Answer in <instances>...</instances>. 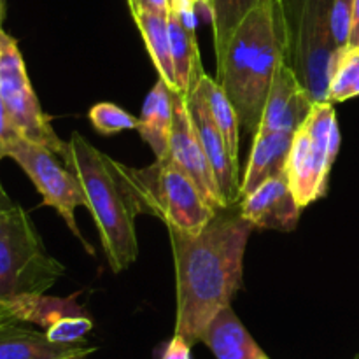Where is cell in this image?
Returning <instances> with one entry per match:
<instances>
[{"label": "cell", "instance_id": "obj_1", "mask_svg": "<svg viewBox=\"0 0 359 359\" xmlns=\"http://www.w3.org/2000/svg\"><path fill=\"white\" fill-rule=\"evenodd\" d=\"M252 228L242 214L216 216L198 233L168 228L177 280L175 335L191 346L202 342L210 323L241 290Z\"/></svg>", "mask_w": 359, "mask_h": 359}, {"label": "cell", "instance_id": "obj_2", "mask_svg": "<svg viewBox=\"0 0 359 359\" xmlns=\"http://www.w3.org/2000/svg\"><path fill=\"white\" fill-rule=\"evenodd\" d=\"M62 161L79 179L112 272H123L139 255L135 217L144 214L132 167L98 151L79 133L67 142Z\"/></svg>", "mask_w": 359, "mask_h": 359}, {"label": "cell", "instance_id": "obj_3", "mask_svg": "<svg viewBox=\"0 0 359 359\" xmlns=\"http://www.w3.org/2000/svg\"><path fill=\"white\" fill-rule=\"evenodd\" d=\"M287 58V37L280 0H262L231 35L217 62V83L237 111L241 126L255 132L277 69Z\"/></svg>", "mask_w": 359, "mask_h": 359}, {"label": "cell", "instance_id": "obj_4", "mask_svg": "<svg viewBox=\"0 0 359 359\" xmlns=\"http://www.w3.org/2000/svg\"><path fill=\"white\" fill-rule=\"evenodd\" d=\"M65 273L48 255L27 210L16 203L0 207V304L44 294Z\"/></svg>", "mask_w": 359, "mask_h": 359}, {"label": "cell", "instance_id": "obj_5", "mask_svg": "<svg viewBox=\"0 0 359 359\" xmlns=\"http://www.w3.org/2000/svg\"><path fill=\"white\" fill-rule=\"evenodd\" d=\"M287 37V65L312 100L330 102V81L339 56L330 27L333 0H280Z\"/></svg>", "mask_w": 359, "mask_h": 359}, {"label": "cell", "instance_id": "obj_6", "mask_svg": "<svg viewBox=\"0 0 359 359\" xmlns=\"http://www.w3.org/2000/svg\"><path fill=\"white\" fill-rule=\"evenodd\" d=\"M132 172L144 214L161 219L167 228L198 233L217 216L198 186L168 156Z\"/></svg>", "mask_w": 359, "mask_h": 359}, {"label": "cell", "instance_id": "obj_7", "mask_svg": "<svg viewBox=\"0 0 359 359\" xmlns=\"http://www.w3.org/2000/svg\"><path fill=\"white\" fill-rule=\"evenodd\" d=\"M340 147V132L332 102H318L294 132L286 177L298 205H311L326 193L330 170Z\"/></svg>", "mask_w": 359, "mask_h": 359}, {"label": "cell", "instance_id": "obj_8", "mask_svg": "<svg viewBox=\"0 0 359 359\" xmlns=\"http://www.w3.org/2000/svg\"><path fill=\"white\" fill-rule=\"evenodd\" d=\"M0 100L6 107L13 128L25 139L46 146L53 153H65L67 142L56 135L51 118L42 111L32 88L25 60L16 39L0 27Z\"/></svg>", "mask_w": 359, "mask_h": 359}, {"label": "cell", "instance_id": "obj_9", "mask_svg": "<svg viewBox=\"0 0 359 359\" xmlns=\"http://www.w3.org/2000/svg\"><path fill=\"white\" fill-rule=\"evenodd\" d=\"M6 154L16 161L34 182L42 196V205L53 207L63 217L74 237L79 238L86 251L93 255V248L84 241L76 224V209L81 205L86 207V196L76 174L58 160V154L21 135L11 139Z\"/></svg>", "mask_w": 359, "mask_h": 359}, {"label": "cell", "instance_id": "obj_10", "mask_svg": "<svg viewBox=\"0 0 359 359\" xmlns=\"http://www.w3.org/2000/svg\"><path fill=\"white\" fill-rule=\"evenodd\" d=\"M172 102H174V123H172L167 156L191 177V181L198 186L210 207L219 212V210L226 209L228 203L221 193L209 158L203 151L198 133L193 125L188 98L179 91H172Z\"/></svg>", "mask_w": 359, "mask_h": 359}, {"label": "cell", "instance_id": "obj_11", "mask_svg": "<svg viewBox=\"0 0 359 359\" xmlns=\"http://www.w3.org/2000/svg\"><path fill=\"white\" fill-rule=\"evenodd\" d=\"M186 98H188V107L193 125H195L196 133H198L203 151H205L207 158H209L210 167H212L214 175H216L221 193H223L228 207L233 205V203L241 200L238 161H235L233 156H231L230 147H228L221 130L217 128L198 84Z\"/></svg>", "mask_w": 359, "mask_h": 359}, {"label": "cell", "instance_id": "obj_12", "mask_svg": "<svg viewBox=\"0 0 359 359\" xmlns=\"http://www.w3.org/2000/svg\"><path fill=\"white\" fill-rule=\"evenodd\" d=\"M314 104L293 69L284 62L273 76L258 130L294 133L304 125Z\"/></svg>", "mask_w": 359, "mask_h": 359}, {"label": "cell", "instance_id": "obj_13", "mask_svg": "<svg viewBox=\"0 0 359 359\" xmlns=\"http://www.w3.org/2000/svg\"><path fill=\"white\" fill-rule=\"evenodd\" d=\"M298 205L286 174L266 179L255 191L242 196V216L256 228L291 231L300 217Z\"/></svg>", "mask_w": 359, "mask_h": 359}, {"label": "cell", "instance_id": "obj_14", "mask_svg": "<svg viewBox=\"0 0 359 359\" xmlns=\"http://www.w3.org/2000/svg\"><path fill=\"white\" fill-rule=\"evenodd\" d=\"M14 318L0 321V359H70L88 358L97 347L77 344H56L46 333L23 328Z\"/></svg>", "mask_w": 359, "mask_h": 359}, {"label": "cell", "instance_id": "obj_15", "mask_svg": "<svg viewBox=\"0 0 359 359\" xmlns=\"http://www.w3.org/2000/svg\"><path fill=\"white\" fill-rule=\"evenodd\" d=\"M294 133L258 130L252 140L248 168L241 182V198L255 191L270 177L286 174L287 156Z\"/></svg>", "mask_w": 359, "mask_h": 359}, {"label": "cell", "instance_id": "obj_16", "mask_svg": "<svg viewBox=\"0 0 359 359\" xmlns=\"http://www.w3.org/2000/svg\"><path fill=\"white\" fill-rule=\"evenodd\" d=\"M202 342L216 359H270L231 307H226L216 316L203 333Z\"/></svg>", "mask_w": 359, "mask_h": 359}, {"label": "cell", "instance_id": "obj_17", "mask_svg": "<svg viewBox=\"0 0 359 359\" xmlns=\"http://www.w3.org/2000/svg\"><path fill=\"white\" fill-rule=\"evenodd\" d=\"M172 123H174V102L172 90L163 79H158L153 90L147 95L142 107V116L139 118L140 137L149 144L154 151V156L165 158L168 154Z\"/></svg>", "mask_w": 359, "mask_h": 359}, {"label": "cell", "instance_id": "obj_18", "mask_svg": "<svg viewBox=\"0 0 359 359\" xmlns=\"http://www.w3.org/2000/svg\"><path fill=\"white\" fill-rule=\"evenodd\" d=\"M168 35H170L172 62H174L175 91L188 97L203 76L200 63L196 34L189 32L174 13H168Z\"/></svg>", "mask_w": 359, "mask_h": 359}, {"label": "cell", "instance_id": "obj_19", "mask_svg": "<svg viewBox=\"0 0 359 359\" xmlns=\"http://www.w3.org/2000/svg\"><path fill=\"white\" fill-rule=\"evenodd\" d=\"M133 20L142 34L151 60L156 67L161 79L175 91L174 62H172L170 35H168V14L149 13V11H133Z\"/></svg>", "mask_w": 359, "mask_h": 359}, {"label": "cell", "instance_id": "obj_20", "mask_svg": "<svg viewBox=\"0 0 359 359\" xmlns=\"http://www.w3.org/2000/svg\"><path fill=\"white\" fill-rule=\"evenodd\" d=\"M77 294L69 298H55L46 294H34V297H23L6 305L7 312L20 323H34L48 330L60 319L67 316L86 314L84 309L76 302Z\"/></svg>", "mask_w": 359, "mask_h": 359}, {"label": "cell", "instance_id": "obj_21", "mask_svg": "<svg viewBox=\"0 0 359 359\" xmlns=\"http://www.w3.org/2000/svg\"><path fill=\"white\" fill-rule=\"evenodd\" d=\"M198 86L202 90L203 97H205L209 111L212 114L214 121H216L217 128L223 133L224 140H226L230 153L235 161H238V128H241V119H238L237 111H235L233 104L228 98L226 91L223 90L217 81L203 74L198 81Z\"/></svg>", "mask_w": 359, "mask_h": 359}, {"label": "cell", "instance_id": "obj_22", "mask_svg": "<svg viewBox=\"0 0 359 359\" xmlns=\"http://www.w3.org/2000/svg\"><path fill=\"white\" fill-rule=\"evenodd\" d=\"M262 0H210V21L214 30V48L219 62L228 48L231 35Z\"/></svg>", "mask_w": 359, "mask_h": 359}, {"label": "cell", "instance_id": "obj_23", "mask_svg": "<svg viewBox=\"0 0 359 359\" xmlns=\"http://www.w3.org/2000/svg\"><path fill=\"white\" fill-rule=\"evenodd\" d=\"M328 95L332 104L359 97V48H346L339 53Z\"/></svg>", "mask_w": 359, "mask_h": 359}, {"label": "cell", "instance_id": "obj_24", "mask_svg": "<svg viewBox=\"0 0 359 359\" xmlns=\"http://www.w3.org/2000/svg\"><path fill=\"white\" fill-rule=\"evenodd\" d=\"M88 118L93 128L102 135H114L123 130H137L139 126V119L128 114L125 109L118 107L116 104H109V102L95 104L90 109Z\"/></svg>", "mask_w": 359, "mask_h": 359}, {"label": "cell", "instance_id": "obj_25", "mask_svg": "<svg viewBox=\"0 0 359 359\" xmlns=\"http://www.w3.org/2000/svg\"><path fill=\"white\" fill-rule=\"evenodd\" d=\"M91 330H93V321L90 319V316L76 314L60 319L48 330H44V333L49 340L56 344H77L84 342L83 339Z\"/></svg>", "mask_w": 359, "mask_h": 359}, {"label": "cell", "instance_id": "obj_26", "mask_svg": "<svg viewBox=\"0 0 359 359\" xmlns=\"http://www.w3.org/2000/svg\"><path fill=\"white\" fill-rule=\"evenodd\" d=\"M353 6L354 0H333L332 14H330V27L332 37L337 49L344 51L349 46L351 25H353Z\"/></svg>", "mask_w": 359, "mask_h": 359}, {"label": "cell", "instance_id": "obj_27", "mask_svg": "<svg viewBox=\"0 0 359 359\" xmlns=\"http://www.w3.org/2000/svg\"><path fill=\"white\" fill-rule=\"evenodd\" d=\"M198 6L209 9L200 0H170V11L193 34H196V27H198Z\"/></svg>", "mask_w": 359, "mask_h": 359}, {"label": "cell", "instance_id": "obj_28", "mask_svg": "<svg viewBox=\"0 0 359 359\" xmlns=\"http://www.w3.org/2000/svg\"><path fill=\"white\" fill-rule=\"evenodd\" d=\"M160 359H191V344L181 335H174Z\"/></svg>", "mask_w": 359, "mask_h": 359}, {"label": "cell", "instance_id": "obj_29", "mask_svg": "<svg viewBox=\"0 0 359 359\" xmlns=\"http://www.w3.org/2000/svg\"><path fill=\"white\" fill-rule=\"evenodd\" d=\"M14 135H20V133H18L16 130L13 128V125H11L6 107H4L2 100H0V161H2L4 158H7V146H9L11 139H13Z\"/></svg>", "mask_w": 359, "mask_h": 359}, {"label": "cell", "instance_id": "obj_30", "mask_svg": "<svg viewBox=\"0 0 359 359\" xmlns=\"http://www.w3.org/2000/svg\"><path fill=\"white\" fill-rule=\"evenodd\" d=\"M149 11V13L168 14L170 13V0H139L133 11ZM132 11V13H133Z\"/></svg>", "mask_w": 359, "mask_h": 359}, {"label": "cell", "instance_id": "obj_31", "mask_svg": "<svg viewBox=\"0 0 359 359\" xmlns=\"http://www.w3.org/2000/svg\"><path fill=\"white\" fill-rule=\"evenodd\" d=\"M347 48H359V0H354L353 25H351L349 46Z\"/></svg>", "mask_w": 359, "mask_h": 359}, {"label": "cell", "instance_id": "obj_32", "mask_svg": "<svg viewBox=\"0 0 359 359\" xmlns=\"http://www.w3.org/2000/svg\"><path fill=\"white\" fill-rule=\"evenodd\" d=\"M9 203H13V202H11V198L6 195L2 184H0V207H6V205H9Z\"/></svg>", "mask_w": 359, "mask_h": 359}, {"label": "cell", "instance_id": "obj_33", "mask_svg": "<svg viewBox=\"0 0 359 359\" xmlns=\"http://www.w3.org/2000/svg\"><path fill=\"white\" fill-rule=\"evenodd\" d=\"M4 9H6V0H0V27L4 21Z\"/></svg>", "mask_w": 359, "mask_h": 359}, {"label": "cell", "instance_id": "obj_34", "mask_svg": "<svg viewBox=\"0 0 359 359\" xmlns=\"http://www.w3.org/2000/svg\"><path fill=\"white\" fill-rule=\"evenodd\" d=\"M137 2H139V0H128V6H130V11H133L137 7Z\"/></svg>", "mask_w": 359, "mask_h": 359}, {"label": "cell", "instance_id": "obj_35", "mask_svg": "<svg viewBox=\"0 0 359 359\" xmlns=\"http://www.w3.org/2000/svg\"><path fill=\"white\" fill-rule=\"evenodd\" d=\"M6 318H13V316H11L9 312H6V314H0V321H2V319H6Z\"/></svg>", "mask_w": 359, "mask_h": 359}, {"label": "cell", "instance_id": "obj_36", "mask_svg": "<svg viewBox=\"0 0 359 359\" xmlns=\"http://www.w3.org/2000/svg\"><path fill=\"white\" fill-rule=\"evenodd\" d=\"M200 2H202L203 6H207V7H209V9H210V0H200Z\"/></svg>", "mask_w": 359, "mask_h": 359}, {"label": "cell", "instance_id": "obj_37", "mask_svg": "<svg viewBox=\"0 0 359 359\" xmlns=\"http://www.w3.org/2000/svg\"><path fill=\"white\" fill-rule=\"evenodd\" d=\"M6 312H7V309H6V307H4V305H2V304H0V314H6Z\"/></svg>", "mask_w": 359, "mask_h": 359}, {"label": "cell", "instance_id": "obj_38", "mask_svg": "<svg viewBox=\"0 0 359 359\" xmlns=\"http://www.w3.org/2000/svg\"><path fill=\"white\" fill-rule=\"evenodd\" d=\"M70 359H86V358H70Z\"/></svg>", "mask_w": 359, "mask_h": 359}, {"label": "cell", "instance_id": "obj_39", "mask_svg": "<svg viewBox=\"0 0 359 359\" xmlns=\"http://www.w3.org/2000/svg\"><path fill=\"white\" fill-rule=\"evenodd\" d=\"M354 359H359V354H358V356H356V358H354Z\"/></svg>", "mask_w": 359, "mask_h": 359}]
</instances>
